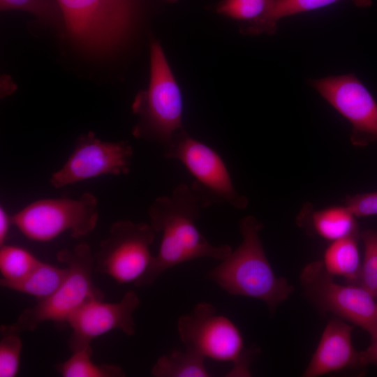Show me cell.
<instances>
[{
  "label": "cell",
  "mask_w": 377,
  "mask_h": 377,
  "mask_svg": "<svg viewBox=\"0 0 377 377\" xmlns=\"http://www.w3.org/2000/svg\"><path fill=\"white\" fill-rule=\"evenodd\" d=\"M204 207L201 197L186 184L153 201L148 210L149 224L156 232L162 233V239L158 253L135 283L136 286H150L165 271L186 261L200 258L221 261L231 253L229 245H213L198 230L195 222Z\"/></svg>",
  "instance_id": "obj_1"
},
{
  "label": "cell",
  "mask_w": 377,
  "mask_h": 377,
  "mask_svg": "<svg viewBox=\"0 0 377 377\" xmlns=\"http://www.w3.org/2000/svg\"><path fill=\"white\" fill-rule=\"evenodd\" d=\"M263 227L253 216L242 218L239 222L241 244L207 277L231 295L262 300L273 314L294 289L285 278L274 272L259 236Z\"/></svg>",
  "instance_id": "obj_2"
},
{
  "label": "cell",
  "mask_w": 377,
  "mask_h": 377,
  "mask_svg": "<svg viewBox=\"0 0 377 377\" xmlns=\"http://www.w3.org/2000/svg\"><path fill=\"white\" fill-rule=\"evenodd\" d=\"M132 109L140 118L133 130V135L161 145L164 151L185 131L182 92L157 41L150 45L149 87L137 96Z\"/></svg>",
  "instance_id": "obj_3"
},
{
  "label": "cell",
  "mask_w": 377,
  "mask_h": 377,
  "mask_svg": "<svg viewBox=\"0 0 377 377\" xmlns=\"http://www.w3.org/2000/svg\"><path fill=\"white\" fill-rule=\"evenodd\" d=\"M57 259L65 263L68 269L63 283L50 296L24 309L14 323L2 325L1 332L19 334L33 331L46 321L67 323L68 318L87 302L103 300V292L93 282L94 254L88 244L82 243L73 249H62L57 253Z\"/></svg>",
  "instance_id": "obj_4"
},
{
  "label": "cell",
  "mask_w": 377,
  "mask_h": 377,
  "mask_svg": "<svg viewBox=\"0 0 377 377\" xmlns=\"http://www.w3.org/2000/svg\"><path fill=\"white\" fill-rule=\"evenodd\" d=\"M177 327L186 348L205 358L230 362L232 367L226 376H251L249 365L257 350L245 348L239 329L218 313L213 304H197L191 312L179 318Z\"/></svg>",
  "instance_id": "obj_5"
},
{
  "label": "cell",
  "mask_w": 377,
  "mask_h": 377,
  "mask_svg": "<svg viewBox=\"0 0 377 377\" xmlns=\"http://www.w3.org/2000/svg\"><path fill=\"white\" fill-rule=\"evenodd\" d=\"M71 38L93 52L124 41L137 16V0H56Z\"/></svg>",
  "instance_id": "obj_6"
},
{
  "label": "cell",
  "mask_w": 377,
  "mask_h": 377,
  "mask_svg": "<svg viewBox=\"0 0 377 377\" xmlns=\"http://www.w3.org/2000/svg\"><path fill=\"white\" fill-rule=\"evenodd\" d=\"M96 198L84 193L77 199L45 198L12 215L13 223L29 239L45 242L64 232L78 239L93 231L98 220Z\"/></svg>",
  "instance_id": "obj_7"
},
{
  "label": "cell",
  "mask_w": 377,
  "mask_h": 377,
  "mask_svg": "<svg viewBox=\"0 0 377 377\" xmlns=\"http://www.w3.org/2000/svg\"><path fill=\"white\" fill-rule=\"evenodd\" d=\"M325 269L323 261L308 263L300 274L306 297L320 310L360 327L371 341L377 339V302L360 285H341Z\"/></svg>",
  "instance_id": "obj_8"
},
{
  "label": "cell",
  "mask_w": 377,
  "mask_h": 377,
  "mask_svg": "<svg viewBox=\"0 0 377 377\" xmlns=\"http://www.w3.org/2000/svg\"><path fill=\"white\" fill-rule=\"evenodd\" d=\"M150 224L121 220L113 223L94 253V271L118 283L138 281L153 259L150 246L155 238Z\"/></svg>",
  "instance_id": "obj_9"
},
{
  "label": "cell",
  "mask_w": 377,
  "mask_h": 377,
  "mask_svg": "<svg viewBox=\"0 0 377 377\" xmlns=\"http://www.w3.org/2000/svg\"><path fill=\"white\" fill-rule=\"evenodd\" d=\"M168 159L180 161L195 179L191 187L205 206L215 201L227 202L238 209L247 207V198L239 194L221 156L211 147L191 137L186 131L164 151Z\"/></svg>",
  "instance_id": "obj_10"
},
{
  "label": "cell",
  "mask_w": 377,
  "mask_h": 377,
  "mask_svg": "<svg viewBox=\"0 0 377 377\" xmlns=\"http://www.w3.org/2000/svg\"><path fill=\"white\" fill-rule=\"evenodd\" d=\"M308 84L350 122L353 145L377 141V101L355 74L310 79Z\"/></svg>",
  "instance_id": "obj_11"
},
{
  "label": "cell",
  "mask_w": 377,
  "mask_h": 377,
  "mask_svg": "<svg viewBox=\"0 0 377 377\" xmlns=\"http://www.w3.org/2000/svg\"><path fill=\"white\" fill-rule=\"evenodd\" d=\"M133 156V147L127 141H103L89 132L77 139L72 153L62 167L52 174L50 183L61 188L103 175H126Z\"/></svg>",
  "instance_id": "obj_12"
},
{
  "label": "cell",
  "mask_w": 377,
  "mask_h": 377,
  "mask_svg": "<svg viewBox=\"0 0 377 377\" xmlns=\"http://www.w3.org/2000/svg\"><path fill=\"white\" fill-rule=\"evenodd\" d=\"M140 303L138 295L130 290L117 302L94 299L82 305L67 321L72 330L68 340L71 352L91 346L94 339L114 330L134 335L133 313Z\"/></svg>",
  "instance_id": "obj_13"
},
{
  "label": "cell",
  "mask_w": 377,
  "mask_h": 377,
  "mask_svg": "<svg viewBox=\"0 0 377 377\" xmlns=\"http://www.w3.org/2000/svg\"><path fill=\"white\" fill-rule=\"evenodd\" d=\"M353 327L341 318L330 320L303 377H318L334 371L364 369L352 341Z\"/></svg>",
  "instance_id": "obj_14"
},
{
  "label": "cell",
  "mask_w": 377,
  "mask_h": 377,
  "mask_svg": "<svg viewBox=\"0 0 377 377\" xmlns=\"http://www.w3.org/2000/svg\"><path fill=\"white\" fill-rule=\"evenodd\" d=\"M343 0H274L271 8L259 19L242 24L240 32L246 35L261 34H274L277 30V22L281 18L311 11L332 5ZM355 6L367 8L372 0H349Z\"/></svg>",
  "instance_id": "obj_15"
},
{
  "label": "cell",
  "mask_w": 377,
  "mask_h": 377,
  "mask_svg": "<svg viewBox=\"0 0 377 377\" xmlns=\"http://www.w3.org/2000/svg\"><path fill=\"white\" fill-rule=\"evenodd\" d=\"M355 216L346 206L331 207L309 213L306 207L297 217L302 227L311 226L313 232L325 239L335 241L360 234Z\"/></svg>",
  "instance_id": "obj_16"
},
{
  "label": "cell",
  "mask_w": 377,
  "mask_h": 377,
  "mask_svg": "<svg viewBox=\"0 0 377 377\" xmlns=\"http://www.w3.org/2000/svg\"><path fill=\"white\" fill-rule=\"evenodd\" d=\"M68 267L40 261L27 274L17 280L1 279V286L33 296L39 300L50 296L63 283Z\"/></svg>",
  "instance_id": "obj_17"
},
{
  "label": "cell",
  "mask_w": 377,
  "mask_h": 377,
  "mask_svg": "<svg viewBox=\"0 0 377 377\" xmlns=\"http://www.w3.org/2000/svg\"><path fill=\"white\" fill-rule=\"evenodd\" d=\"M359 237L360 233L333 241L325 250L323 260L330 274L343 276L356 285H359L362 269L357 244Z\"/></svg>",
  "instance_id": "obj_18"
},
{
  "label": "cell",
  "mask_w": 377,
  "mask_h": 377,
  "mask_svg": "<svg viewBox=\"0 0 377 377\" xmlns=\"http://www.w3.org/2000/svg\"><path fill=\"white\" fill-rule=\"evenodd\" d=\"M205 357L186 348L161 356L151 369L155 377H209L204 363Z\"/></svg>",
  "instance_id": "obj_19"
},
{
  "label": "cell",
  "mask_w": 377,
  "mask_h": 377,
  "mask_svg": "<svg viewBox=\"0 0 377 377\" xmlns=\"http://www.w3.org/2000/svg\"><path fill=\"white\" fill-rule=\"evenodd\" d=\"M66 361L55 366L63 377H124V370L112 364H98L91 360V346L72 353Z\"/></svg>",
  "instance_id": "obj_20"
},
{
  "label": "cell",
  "mask_w": 377,
  "mask_h": 377,
  "mask_svg": "<svg viewBox=\"0 0 377 377\" xmlns=\"http://www.w3.org/2000/svg\"><path fill=\"white\" fill-rule=\"evenodd\" d=\"M40 261L30 251L20 246L4 244L0 248V272L3 279H19L31 272Z\"/></svg>",
  "instance_id": "obj_21"
},
{
  "label": "cell",
  "mask_w": 377,
  "mask_h": 377,
  "mask_svg": "<svg viewBox=\"0 0 377 377\" xmlns=\"http://www.w3.org/2000/svg\"><path fill=\"white\" fill-rule=\"evenodd\" d=\"M274 0H221L216 6L218 13L248 23L262 17Z\"/></svg>",
  "instance_id": "obj_22"
},
{
  "label": "cell",
  "mask_w": 377,
  "mask_h": 377,
  "mask_svg": "<svg viewBox=\"0 0 377 377\" xmlns=\"http://www.w3.org/2000/svg\"><path fill=\"white\" fill-rule=\"evenodd\" d=\"M364 247V255L359 285L377 298V230H364L360 233Z\"/></svg>",
  "instance_id": "obj_23"
},
{
  "label": "cell",
  "mask_w": 377,
  "mask_h": 377,
  "mask_svg": "<svg viewBox=\"0 0 377 377\" xmlns=\"http://www.w3.org/2000/svg\"><path fill=\"white\" fill-rule=\"evenodd\" d=\"M0 8L3 11H27L51 24L61 20V13L56 0H0Z\"/></svg>",
  "instance_id": "obj_24"
},
{
  "label": "cell",
  "mask_w": 377,
  "mask_h": 377,
  "mask_svg": "<svg viewBox=\"0 0 377 377\" xmlns=\"http://www.w3.org/2000/svg\"><path fill=\"white\" fill-rule=\"evenodd\" d=\"M0 341V377L18 374L22 343L18 334L3 332Z\"/></svg>",
  "instance_id": "obj_25"
},
{
  "label": "cell",
  "mask_w": 377,
  "mask_h": 377,
  "mask_svg": "<svg viewBox=\"0 0 377 377\" xmlns=\"http://www.w3.org/2000/svg\"><path fill=\"white\" fill-rule=\"evenodd\" d=\"M345 206L357 217L377 214V191L347 195Z\"/></svg>",
  "instance_id": "obj_26"
},
{
  "label": "cell",
  "mask_w": 377,
  "mask_h": 377,
  "mask_svg": "<svg viewBox=\"0 0 377 377\" xmlns=\"http://www.w3.org/2000/svg\"><path fill=\"white\" fill-rule=\"evenodd\" d=\"M359 355L364 368L369 364L374 365L377 368V339L373 340L367 349L359 352Z\"/></svg>",
  "instance_id": "obj_27"
},
{
  "label": "cell",
  "mask_w": 377,
  "mask_h": 377,
  "mask_svg": "<svg viewBox=\"0 0 377 377\" xmlns=\"http://www.w3.org/2000/svg\"><path fill=\"white\" fill-rule=\"evenodd\" d=\"M13 225L12 215H10L3 207L0 206V246L5 244L10 226Z\"/></svg>",
  "instance_id": "obj_28"
},
{
  "label": "cell",
  "mask_w": 377,
  "mask_h": 377,
  "mask_svg": "<svg viewBox=\"0 0 377 377\" xmlns=\"http://www.w3.org/2000/svg\"><path fill=\"white\" fill-rule=\"evenodd\" d=\"M168 3H175L177 2L178 0H165Z\"/></svg>",
  "instance_id": "obj_29"
}]
</instances>
